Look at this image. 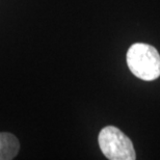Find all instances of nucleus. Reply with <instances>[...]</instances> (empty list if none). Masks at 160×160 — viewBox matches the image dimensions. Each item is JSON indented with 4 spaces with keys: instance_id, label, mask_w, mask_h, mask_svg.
Instances as JSON below:
<instances>
[{
    "instance_id": "obj_1",
    "label": "nucleus",
    "mask_w": 160,
    "mask_h": 160,
    "mask_svg": "<svg viewBox=\"0 0 160 160\" xmlns=\"http://www.w3.org/2000/svg\"><path fill=\"white\" fill-rule=\"evenodd\" d=\"M127 63L130 71L145 81H152L160 76V55L151 45H132L127 52Z\"/></svg>"
},
{
    "instance_id": "obj_2",
    "label": "nucleus",
    "mask_w": 160,
    "mask_h": 160,
    "mask_svg": "<svg viewBox=\"0 0 160 160\" xmlns=\"http://www.w3.org/2000/svg\"><path fill=\"white\" fill-rule=\"evenodd\" d=\"M101 151L110 160H134L136 158L133 143L128 136L114 126L103 128L98 137Z\"/></svg>"
},
{
    "instance_id": "obj_3",
    "label": "nucleus",
    "mask_w": 160,
    "mask_h": 160,
    "mask_svg": "<svg viewBox=\"0 0 160 160\" xmlns=\"http://www.w3.org/2000/svg\"><path fill=\"white\" fill-rule=\"evenodd\" d=\"M20 142L14 134L0 132V160H11L18 155Z\"/></svg>"
}]
</instances>
